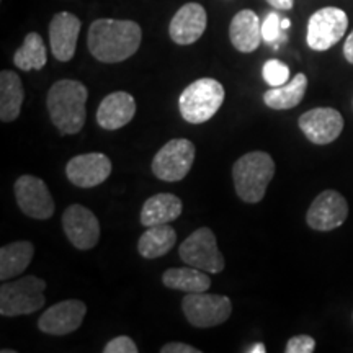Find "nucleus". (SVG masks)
I'll return each instance as SVG.
<instances>
[{
  "label": "nucleus",
  "instance_id": "nucleus-1",
  "mask_svg": "<svg viewBox=\"0 0 353 353\" xmlns=\"http://www.w3.org/2000/svg\"><path fill=\"white\" fill-rule=\"evenodd\" d=\"M143 32L136 21L100 19L88 28V51L100 63L114 64L139 50Z\"/></svg>",
  "mask_w": 353,
  "mask_h": 353
},
{
  "label": "nucleus",
  "instance_id": "nucleus-2",
  "mask_svg": "<svg viewBox=\"0 0 353 353\" xmlns=\"http://www.w3.org/2000/svg\"><path fill=\"white\" fill-rule=\"evenodd\" d=\"M87 87L72 79H63L50 88L46 99L48 112L59 132L77 134L82 130L87 118Z\"/></svg>",
  "mask_w": 353,
  "mask_h": 353
},
{
  "label": "nucleus",
  "instance_id": "nucleus-3",
  "mask_svg": "<svg viewBox=\"0 0 353 353\" xmlns=\"http://www.w3.org/2000/svg\"><path fill=\"white\" fill-rule=\"evenodd\" d=\"M273 175H275V162L270 154L262 151L244 154L232 167L237 196L245 203L262 201Z\"/></svg>",
  "mask_w": 353,
  "mask_h": 353
},
{
  "label": "nucleus",
  "instance_id": "nucleus-4",
  "mask_svg": "<svg viewBox=\"0 0 353 353\" xmlns=\"http://www.w3.org/2000/svg\"><path fill=\"white\" fill-rule=\"evenodd\" d=\"M224 87L214 79H198L185 88L179 99L182 118L190 125L210 121L224 101Z\"/></svg>",
  "mask_w": 353,
  "mask_h": 353
},
{
  "label": "nucleus",
  "instance_id": "nucleus-5",
  "mask_svg": "<svg viewBox=\"0 0 353 353\" xmlns=\"http://www.w3.org/2000/svg\"><path fill=\"white\" fill-rule=\"evenodd\" d=\"M46 281L38 276H23L3 281L0 288V314L6 317L33 314L44 306Z\"/></svg>",
  "mask_w": 353,
  "mask_h": 353
},
{
  "label": "nucleus",
  "instance_id": "nucleus-6",
  "mask_svg": "<svg viewBox=\"0 0 353 353\" xmlns=\"http://www.w3.org/2000/svg\"><path fill=\"white\" fill-rule=\"evenodd\" d=\"M183 314L193 327L208 329L221 325L232 312L231 299L224 294L188 293L182 301Z\"/></svg>",
  "mask_w": 353,
  "mask_h": 353
},
{
  "label": "nucleus",
  "instance_id": "nucleus-7",
  "mask_svg": "<svg viewBox=\"0 0 353 353\" xmlns=\"http://www.w3.org/2000/svg\"><path fill=\"white\" fill-rule=\"evenodd\" d=\"M195 161V144L176 138L167 143L152 159V174L164 182H180L192 169Z\"/></svg>",
  "mask_w": 353,
  "mask_h": 353
},
{
  "label": "nucleus",
  "instance_id": "nucleus-8",
  "mask_svg": "<svg viewBox=\"0 0 353 353\" xmlns=\"http://www.w3.org/2000/svg\"><path fill=\"white\" fill-rule=\"evenodd\" d=\"M179 254L190 267L200 268L206 273H221L226 265L218 249L216 236L210 228H200L190 234L180 245Z\"/></svg>",
  "mask_w": 353,
  "mask_h": 353
},
{
  "label": "nucleus",
  "instance_id": "nucleus-9",
  "mask_svg": "<svg viewBox=\"0 0 353 353\" xmlns=\"http://www.w3.org/2000/svg\"><path fill=\"white\" fill-rule=\"evenodd\" d=\"M348 17L342 8L324 7L314 12L307 21L306 41L314 51H327L343 38Z\"/></svg>",
  "mask_w": 353,
  "mask_h": 353
},
{
  "label": "nucleus",
  "instance_id": "nucleus-10",
  "mask_svg": "<svg viewBox=\"0 0 353 353\" xmlns=\"http://www.w3.org/2000/svg\"><path fill=\"white\" fill-rule=\"evenodd\" d=\"M15 198L19 208L33 219H50L56 205L50 188L41 179L33 175H21L15 182Z\"/></svg>",
  "mask_w": 353,
  "mask_h": 353
},
{
  "label": "nucleus",
  "instance_id": "nucleus-11",
  "mask_svg": "<svg viewBox=\"0 0 353 353\" xmlns=\"http://www.w3.org/2000/svg\"><path fill=\"white\" fill-rule=\"evenodd\" d=\"M348 216V203L335 190H324L316 196L306 214L307 226L314 231H332L342 226Z\"/></svg>",
  "mask_w": 353,
  "mask_h": 353
},
{
  "label": "nucleus",
  "instance_id": "nucleus-12",
  "mask_svg": "<svg viewBox=\"0 0 353 353\" xmlns=\"http://www.w3.org/2000/svg\"><path fill=\"white\" fill-rule=\"evenodd\" d=\"M63 228L70 244L79 250H90L100 241V223L90 210L70 205L63 214Z\"/></svg>",
  "mask_w": 353,
  "mask_h": 353
},
{
  "label": "nucleus",
  "instance_id": "nucleus-13",
  "mask_svg": "<svg viewBox=\"0 0 353 353\" xmlns=\"http://www.w3.org/2000/svg\"><path fill=\"white\" fill-rule=\"evenodd\" d=\"M303 134L317 145L334 143L343 130V118L335 108H312L298 120Z\"/></svg>",
  "mask_w": 353,
  "mask_h": 353
},
{
  "label": "nucleus",
  "instance_id": "nucleus-14",
  "mask_svg": "<svg viewBox=\"0 0 353 353\" xmlns=\"http://www.w3.org/2000/svg\"><path fill=\"white\" fill-rule=\"evenodd\" d=\"M112 161L101 152L81 154L70 159L65 167L69 182L79 188L99 187L112 175Z\"/></svg>",
  "mask_w": 353,
  "mask_h": 353
},
{
  "label": "nucleus",
  "instance_id": "nucleus-15",
  "mask_svg": "<svg viewBox=\"0 0 353 353\" xmlns=\"http://www.w3.org/2000/svg\"><path fill=\"white\" fill-rule=\"evenodd\" d=\"M87 314V306L79 299L52 304L43 312L38 321V329L50 335H68L81 327L83 317Z\"/></svg>",
  "mask_w": 353,
  "mask_h": 353
},
{
  "label": "nucleus",
  "instance_id": "nucleus-16",
  "mask_svg": "<svg viewBox=\"0 0 353 353\" xmlns=\"http://www.w3.org/2000/svg\"><path fill=\"white\" fill-rule=\"evenodd\" d=\"M206 10L196 2H188L180 7L170 21L169 33L172 41L180 46L196 43L206 30Z\"/></svg>",
  "mask_w": 353,
  "mask_h": 353
},
{
  "label": "nucleus",
  "instance_id": "nucleus-17",
  "mask_svg": "<svg viewBox=\"0 0 353 353\" xmlns=\"http://www.w3.org/2000/svg\"><path fill=\"white\" fill-rule=\"evenodd\" d=\"M82 23L74 13L61 12L52 17L50 23L51 51L57 61L68 63L76 54L79 33Z\"/></svg>",
  "mask_w": 353,
  "mask_h": 353
},
{
  "label": "nucleus",
  "instance_id": "nucleus-18",
  "mask_svg": "<svg viewBox=\"0 0 353 353\" xmlns=\"http://www.w3.org/2000/svg\"><path fill=\"white\" fill-rule=\"evenodd\" d=\"M136 113V101L128 92H113L101 100L97 110V123L103 130L114 131L128 125Z\"/></svg>",
  "mask_w": 353,
  "mask_h": 353
},
{
  "label": "nucleus",
  "instance_id": "nucleus-19",
  "mask_svg": "<svg viewBox=\"0 0 353 353\" xmlns=\"http://www.w3.org/2000/svg\"><path fill=\"white\" fill-rule=\"evenodd\" d=\"M229 38L232 46L241 52H252L263 41L262 23L257 13L252 10H241L236 13L229 26Z\"/></svg>",
  "mask_w": 353,
  "mask_h": 353
},
{
  "label": "nucleus",
  "instance_id": "nucleus-20",
  "mask_svg": "<svg viewBox=\"0 0 353 353\" xmlns=\"http://www.w3.org/2000/svg\"><path fill=\"white\" fill-rule=\"evenodd\" d=\"M183 205L179 196L172 193H157L148 198L141 210V224L145 228L159 226V224H169L182 214Z\"/></svg>",
  "mask_w": 353,
  "mask_h": 353
},
{
  "label": "nucleus",
  "instance_id": "nucleus-21",
  "mask_svg": "<svg viewBox=\"0 0 353 353\" xmlns=\"http://www.w3.org/2000/svg\"><path fill=\"white\" fill-rule=\"evenodd\" d=\"M34 247L28 241L12 242L0 249V280L8 281L20 276L32 263Z\"/></svg>",
  "mask_w": 353,
  "mask_h": 353
},
{
  "label": "nucleus",
  "instance_id": "nucleus-22",
  "mask_svg": "<svg viewBox=\"0 0 353 353\" xmlns=\"http://www.w3.org/2000/svg\"><path fill=\"white\" fill-rule=\"evenodd\" d=\"M23 83L12 70L0 72V120L3 123L15 121L23 105Z\"/></svg>",
  "mask_w": 353,
  "mask_h": 353
},
{
  "label": "nucleus",
  "instance_id": "nucleus-23",
  "mask_svg": "<svg viewBox=\"0 0 353 353\" xmlns=\"http://www.w3.org/2000/svg\"><path fill=\"white\" fill-rule=\"evenodd\" d=\"M307 90V77L299 72L285 85L272 87L263 94V101L272 110H291L298 107Z\"/></svg>",
  "mask_w": 353,
  "mask_h": 353
},
{
  "label": "nucleus",
  "instance_id": "nucleus-24",
  "mask_svg": "<svg viewBox=\"0 0 353 353\" xmlns=\"http://www.w3.org/2000/svg\"><path fill=\"white\" fill-rule=\"evenodd\" d=\"M162 281L167 288L185 291V293H203V291H208L211 286V280L206 272L190 267V265L169 268L162 275Z\"/></svg>",
  "mask_w": 353,
  "mask_h": 353
},
{
  "label": "nucleus",
  "instance_id": "nucleus-25",
  "mask_svg": "<svg viewBox=\"0 0 353 353\" xmlns=\"http://www.w3.org/2000/svg\"><path fill=\"white\" fill-rule=\"evenodd\" d=\"M176 242L175 229L169 224L151 226L138 241V252L144 259H159L169 254Z\"/></svg>",
  "mask_w": 353,
  "mask_h": 353
},
{
  "label": "nucleus",
  "instance_id": "nucleus-26",
  "mask_svg": "<svg viewBox=\"0 0 353 353\" xmlns=\"http://www.w3.org/2000/svg\"><path fill=\"white\" fill-rule=\"evenodd\" d=\"M13 63L20 70H39L48 63L46 46H44L43 38L38 33H28L25 37V41L17 50L13 56Z\"/></svg>",
  "mask_w": 353,
  "mask_h": 353
},
{
  "label": "nucleus",
  "instance_id": "nucleus-27",
  "mask_svg": "<svg viewBox=\"0 0 353 353\" xmlns=\"http://www.w3.org/2000/svg\"><path fill=\"white\" fill-rule=\"evenodd\" d=\"M263 79L270 87L285 85L290 81V68L278 59H270L263 64Z\"/></svg>",
  "mask_w": 353,
  "mask_h": 353
},
{
  "label": "nucleus",
  "instance_id": "nucleus-28",
  "mask_svg": "<svg viewBox=\"0 0 353 353\" xmlns=\"http://www.w3.org/2000/svg\"><path fill=\"white\" fill-rule=\"evenodd\" d=\"M285 30L281 28V17L276 12H270L262 21V38L267 44H273V48H278V43L285 41V37H281Z\"/></svg>",
  "mask_w": 353,
  "mask_h": 353
},
{
  "label": "nucleus",
  "instance_id": "nucleus-29",
  "mask_svg": "<svg viewBox=\"0 0 353 353\" xmlns=\"http://www.w3.org/2000/svg\"><path fill=\"white\" fill-rule=\"evenodd\" d=\"M316 350V341L309 335H296L286 343V353H312Z\"/></svg>",
  "mask_w": 353,
  "mask_h": 353
},
{
  "label": "nucleus",
  "instance_id": "nucleus-30",
  "mask_svg": "<svg viewBox=\"0 0 353 353\" xmlns=\"http://www.w3.org/2000/svg\"><path fill=\"white\" fill-rule=\"evenodd\" d=\"M103 353H138V345L128 335H120L105 345Z\"/></svg>",
  "mask_w": 353,
  "mask_h": 353
},
{
  "label": "nucleus",
  "instance_id": "nucleus-31",
  "mask_svg": "<svg viewBox=\"0 0 353 353\" xmlns=\"http://www.w3.org/2000/svg\"><path fill=\"white\" fill-rule=\"evenodd\" d=\"M162 353H200V350L192 345H187V343L182 342H170L165 343L164 347L161 348Z\"/></svg>",
  "mask_w": 353,
  "mask_h": 353
},
{
  "label": "nucleus",
  "instance_id": "nucleus-32",
  "mask_svg": "<svg viewBox=\"0 0 353 353\" xmlns=\"http://www.w3.org/2000/svg\"><path fill=\"white\" fill-rule=\"evenodd\" d=\"M343 56L348 63L353 64V32L348 34L345 44H343Z\"/></svg>",
  "mask_w": 353,
  "mask_h": 353
},
{
  "label": "nucleus",
  "instance_id": "nucleus-33",
  "mask_svg": "<svg viewBox=\"0 0 353 353\" xmlns=\"http://www.w3.org/2000/svg\"><path fill=\"white\" fill-rule=\"evenodd\" d=\"M267 2L278 10H291L294 6V0H267Z\"/></svg>",
  "mask_w": 353,
  "mask_h": 353
},
{
  "label": "nucleus",
  "instance_id": "nucleus-34",
  "mask_svg": "<svg viewBox=\"0 0 353 353\" xmlns=\"http://www.w3.org/2000/svg\"><path fill=\"white\" fill-rule=\"evenodd\" d=\"M247 353H265L267 352V348H265L263 343H254L252 348H249V350H245Z\"/></svg>",
  "mask_w": 353,
  "mask_h": 353
},
{
  "label": "nucleus",
  "instance_id": "nucleus-35",
  "mask_svg": "<svg viewBox=\"0 0 353 353\" xmlns=\"http://www.w3.org/2000/svg\"><path fill=\"white\" fill-rule=\"evenodd\" d=\"M291 26V21H290V19H281V28L283 30H288Z\"/></svg>",
  "mask_w": 353,
  "mask_h": 353
}]
</instances>
